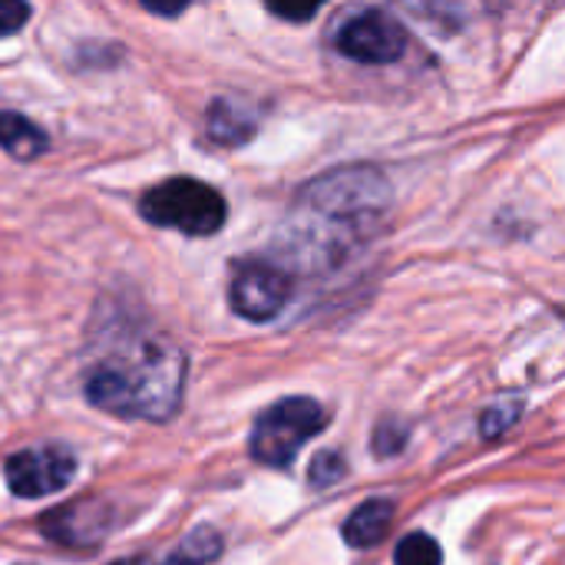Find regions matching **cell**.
Listing matches in <instances>:
<instances>
[{
    "label": "cell",
    "mask_w": 565,
    "mask_h": 565,
    "mask_svg": "<svg viewBox=\"0 0 565 565\" xmlns=\"http://www.w3.org/2000/svg\"><path fill=\"white\" fill-rule=\"evenodd\" d=\"M185 358L172 341L132 338L86 374V397L126 420H169L179 411Z\"/></svg>",
    "instance_id": "6da1fadb"
},
{
    "label": "cell",
    "mask_w": 565,
    "mask_h": 565,
    "mask_svg": "<svg viewBox=\"0 0 565 565\" xmlns=\"http://www.w3.org/2000/svg\"><path fill=\"white\" fill-rule=\"evenodd\" d=\"M146 222L185 232L192 238L215 235L225 225V199L199 179H169L139 202Z\"/></svg>",
    "instance_id": "7a4b0ae2"
},
{
    "label": "cell",
    "mask_w": 565,
    "mask_h": 565,
    "mask_svg": "<svg viewBox=\"0 0 565 565\" xmlns=\"http://www.w3.org/2000/svg\"><path fill=\"white\" fill-rule=\"evenodd\" d=\"M328 424V414L311 397H285L258 414L252 427V457L265 467H291L298 450L318 437Z\"/></svg>",
    "instance_id": "3957f363"
},
{
    "label": "cell",
    "mask_w": 565,
    "mask_h": 565,
    "mask_svg": "<svg viewBox=\"0 0 565 565\" xmlns=\"http://www.w3.org/2000/svg\"><path fill=\"white\" fill-rule=\"evenodd\" d=\"M387 199V182L377 169H338L305 192V205L331 218L381 215Z\"/></svg>",
    "instance_id": "277c9868"
},
{
    "label": "cell",
    "mask_w": 565,
    "mask_h": 565,
    "mask_svg": "<svg viewBox=\"0 0 565 565\" xmlns=\"http://www.w3.org/2000/svg\"><path fill=\"white\" fill-rule=\"evenodd\" d=\"M73 473H76V457L70 450H63V447L20 450L3 467L7 487L23 500L50 497V493L70 487Z\"/></svg>",
    "instance_id": "5b68a950"
},
{
    "label": "cell",
    "mask_w": 565,
    "mask_h": 565,
    "mask_svg": "<svg viewBox=\"0 0 565 565\" xmlns=\"http://www.w3.org/2000/svg\"><path fill=\"white\" fill-rule=\"evenodd\" d=\"M232 308L248 321H271L291 298V278L268 262H245L232 278Z\"/></svg>",
    "instance_id": "8992f818"
},
{
    "label": "cell",
    "mask_w": 565,
    "mask_h": 565,
    "mask_svg": "<svg viewBox=\"0 0 565 565\" xmlns=\"http://www.w3.org/2000/svg\"><path fill=\"white\" fill-rule=\"evenodd\" d=\"M338 50L358 63H394L407 50V33L391 13L364 10L341 26Z\"/></svg>",
    "instance_id": "52a82bcc"
},
{
    "label": "cell",
    "mask_w": 565,
    "mask_h": 565,
    "mask_svg": "<svg viewBox=\"0 0 565 565\" xmlns=\"http://www.w3.org/2000/svg\"><path fill=\"white\" fill-rule=\"evenodd\" d=\"M113 523V513L96 500H76L70 507L50 510L40 520V533L50 536L60 546H96V540L106 536Z\"/></svg>",
    "instance_id": "ba28073f"
},
{
    "label": "cell",
    "mask_w": 565,
    "mask_h": 565,
    "mask_svg": "<svg viewBox=\"0 0 565 565\" xmlns=\"http://www.w3.org/2000/svg\"><path fill=\"white\" fill-rule=\"evenodd\" d=\"M391 523H394V503L391 500H367L348 516L344 543L358 546V550H371L387 536Z\"/></svg>",
    "instance_id": "9c48e42d"
},
{
    "label": "cell",
    "mask_w": 565,
    "mask_h": 565,
    "mask_svg": "<svg viewBox=\"0 0 565 565\" xmlns=\"http://www.w3.org/2000/svg\"><path fill=\"white\" fill-rule=\"evenodd\" d=\"M0 149H7L20 162H30L46 149V136H43L40 126H33L20 113L0 109Z\"/></svg>",
    "instance_id": "30bf717a"
},
{
    "label": "cell",
    "mask_w": 565,
    "mask_h": 565,
    "mask_svg": "<svg viewBox=\"0 0 565 565\" xmlns=\"http://www.w3.org/2000/svg\"><path fill=\"white\" fill-rule=\"evenodd\" d=\"M255 129V119L248 116L245 106L232 103V99H215L212 109H209V132L215 142L222 146H238L252 136Z\"/></svg>",
    "instance_id": "8fae6325"
},
{
    "label": "cell",
    "mask_w": 565,
    "mask_h": 565,
    "mask_svg": "<svg viewBox=\"0 0 565 565\" xmlns=\"http://www.w3.org/2000/svg\"><path fill=\"white\" fill-rule=\"evenodd\" d=\"M444 553L440 543L427 533H411L397 543L394 550V565H440Z\"/></svg>",
    "instance_id": "7c38bea8"
},
{
    "label": "cell",
    "mask_w": 565,
    "mask_h": 565,
    "mask_svg": "<svg viewBox=\"0 0 565 565\" xmlns=\"http://www.w3.org/2000/svg\"><path fill=\"white\" fill-rule=\"evenodd\" d=\"M222 553V540L212 530H195L175 553V565H205Z\"/></svg>",
    "instance_id": "4fadbf2b"
},
{
    "label": "cell",
    "mask_w": 565,
    "mask_h": 565,
    "mask_svg": "<svg viewBox=\"0 0 565 565\" xmlns=\"http://www.w3.org/2000/svg\"><path fill=\"white\" fill-rule=\"evenodd\" d=\"M344 473H348V463H344L341 454H318V457L311 460L308 480H311V487L328 490V487H334L338 480H344Z\"/></svg>",
    "instance_id": "5bb4252c"
},
{
    "label": "cell",
    "mask_w": 565,
    "mask_h": 565,
    "mask_svg": "<svg viewBox=\"0 0 565 565\" xmlns=\"http://www.w3.org/2000/svg\"><path fill=\"white\" fill-rule=\"evenodd\" d=\"M265 3H268V10L275 17L291 20V23H305V20H311L321 10L324 0H265Z\"/></svg>",
    "instance_id": "9a60e30c"
},
{
    "label": "cell",
    "mask_w": 565,
    "mask_h": 565,
    "mask_svg": "<svg viewBox=\"0 0 565 565\" xmlns=\"http://www.w3.org/2000/svg\"><path fill=\"white\" fill-rule=\"evenodd\" d=\"M26 20H30L26 0H0V36L20 33Z\"/></svg>",
    "instance_id": "2e32d148"
},
{
    "label": "cell",
    "mask_w": 565,
    "mask_h": 565,
    "mask_svg": "<svg viewBox=\"0 0 565 565\" xmlns=\"http://www.w3.org/2000/svg\"><path fill=\"white\" fill-rule=\"evenodd\" d=\"M516 417H520V404H507V407L487 411V417H483V437H500Z\"/></svg>",
    "instance_id": "e0dca14e"
},
{
    "label": "cell",
    "mask_w": 565,
    "mask_h": 565,
    "mask_svg": "<svg viewBox=\"0 0 565 565\" xmlns=\"http://www.w3.org/2000/svg\"><path fill=\"white\" fill-rule=\"evenodd\" d=\"M146 10H152V13H159V17H175V13H182L185 7H189V0H139Z\"/></svg>",
    "instance_id": "ac0fdd59"
},
{
    "label": "cell",
    "mask_w": 565,
    "mask_h": 565,
    "mask_svg": "<svg viewBox=\"0 0 565 565\" xmlns=\"http://www.w3.org/2000/svg\"><path fill=\"white\" fill-rule=\"evenodd\" d=\"M113 565H146L142 559H126V563H113Z\"/></svg>",
    "instance_id": "d6986e66"
}]
</instances>
